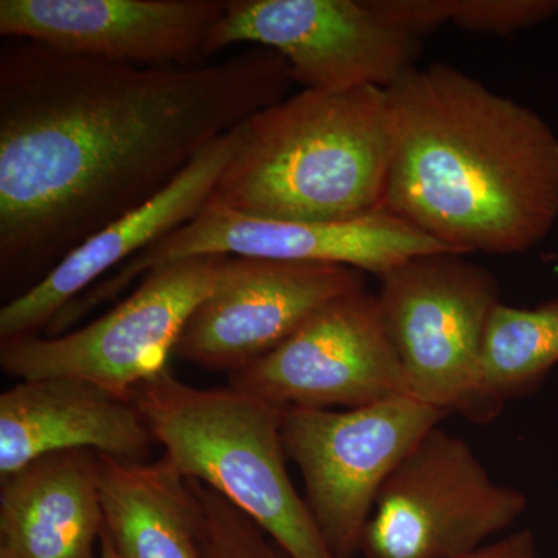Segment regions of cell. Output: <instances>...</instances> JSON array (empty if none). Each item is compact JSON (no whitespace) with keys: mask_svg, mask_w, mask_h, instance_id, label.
I'll return each instance as SVG.
<instances>
[{"mask_svg":"<svg viewBox=\"0 0 558 558\" xmlns=\"http://www.w3.org/2000/svg\"><path fill=\"white\" fill-rule=\"evenodd\" d=\"M98 480L105 532L119 558H208L199 502L170 459L98 453Z\"/></svg>","mask_w":558,"mask_h":558,"instance_id":"e0dca14e","label":"cell"},{"mask_svg":"<svg viewBox=\"0 0 558 558\" xmlns=\"http://www.w3.org/2000/svg\"><path fill=\"white\" fill-rule=\"evenodd\" d=\"M527 498L495 483L468 440L429 429L389 475L363 535L365 558H453L523 515Z\"/></svg>","mask_w":558,"mask_h":558,"instance_id":"9c48e42d","label":"cell"},{"mask_svg":"<svg viewBox=\"0 0 558 558\" xmlns=\"http://www.w3.org/2000/svg\"><path fill=\"white\" fill-rule=\"evenodd\" d=\"M0 483V558H95L105 531L98 453L46 454Z\"/></svg>","mask_w":558,"mask_h":558,"instance_id":"2e32d148","label":"cell"},{"mask_svg":"<svg viewBox=\"0 0 558 558\" xmlns=\"http://www.w3.org/2000/svg\"><path fill=\"white\" fill-rule=\"evenodd\" d=\"M252 43L277 51L307 90L388 89L418 58L422 39L381 22L366 0H227L211 53Z\"/></svg>","mask_w":558,"mask_h":558,"instance_id":"30bf717a","label":"cell"},{"mask_svg":"<svg viewBox=\"0 0 558 558\" xmlns=\"http://www.w3.org/2000/svg\"><path fill=\"white\" fill-rule=\"evenodd\" d=\"M98 558H119L116 548H113L112 542L108 537L105 531H102L100 550H98Z\"/></svg>","mask_w":558,"mask_h":558,"instance_id":"44dd1931","label":"cell"},{"mask_svg":"<svg viewBox=\"0 0 558 558\" xmlns=\"http://www.w3.org/2000/svg\"><path fill=\"white\" fill-rule=\"evenodd\" d=\"M227 0H2L0 35L153 69H190L211 57Z\"/></svg>","mask_w":558,"mask_h":558,"instance_id":"4fadbf2b","label":"cell"},{"mask_svg":"<svg viewBox=\"0 0 558 558\" xmlns=\"http://www.w3.org/2000/svg\"><path fill=\"white\" fill-rule=\"evenodd\" d=\"M392 149L387 89H303L236 128L213 196L250 218H360L380 211Z\"/></svg>","mask_w":558,"mask_h":558,"instance_id":"3957f363","label":"cell"},{"mask_svg":"<svg viewBox=\"0 0 558 558\" xmlns=\"http://www.w3.org/2000/svg\"><path fill=\"white\" fill-rule=\"evenodd\" d=\"M234 145L236 128L211 143L159 196L110 223L38 284L7 301L0 310V343L46 332L53 318L92 286L196 218L215 194Z\"/></svg>","mask_w":558,"mask_h":558,"instance_id":"5bb4252c","label":"cell"},{"mask_svg":"<svg viewBox=\"0 0 558 558\" xmlns=\"http://www.w3.org/2000/svg\"><path fill=\"white\" fill-rule=\"evenodd\" d=\"M557 10V0H444L447 24L483 35H512Z\"/></svg>","mask_w":558,"mask_h":558,"instance_id":"d6986e66","label":"cell"},{"mask_svg":"<svg viewBox=\"0 0 558 558\" xmlns=\"http://www.w3.org/2000/svg\"><path fill=\"white\" fill-rule=\"evenodd\" d=\"M379 278L380 318L409 396L446 417L494 421L501 411L484 389L481 354L497 278L451 252L414 256Z\"/></svg>","mask_w":558,"mask_h":558,"instance_id":"5b68a950","label":"cell"},{"mask_svg":"<svg viewBox=\"0 0 558 558\" xmlns=\"http://www.w3.org/2000/svg\"><path fill=\"white\" fill-rule=\"evenodd\" d=\"M446 417L409 395L351 410H282L286 454L304 501L336 558H354L389 475Z\"/></svg>","mask_w":558,"mask_h":558,"instance_id":"ba28073f","label":"cell"},{"mask_svg":"<svg viewBox=\"0 0 558 558\" xmlns=\"http://www.w3.org/2000/svg\"><path fill=\"white\" fill-rule=\"evenodd\" d=\"M230 256H194L148 271L108 314L61 336L0 343V368L20 380L72 377L131 400L168 368L190 315L218 284Z\"/></svg>","mask_w":558,"mask_h":558,"instance_id":"52a82bcc","label":"cell"},{"mask_svg":"<svg viewBox=\"0 0 558 558\" xmlns=\"http://www.w3.org/2000/svg\"><path fill=\"white\" fill-rule=\"evenodd\" d=\"M537 557V543L529 529L513 532L508 537L497 542L486 543L480 548L461 554L453 558H535Z\"/></svg>","mask_w":558,"mask_h":558,"instance_id":"ffe728a7","label":"cell"},{"mask_svg":"<svg viewBox=\"0 0 558 558\" xmlns=\"http://www.w3.org/2000/svg\"><path fill=\"white\" fill-rule=\"evenodd\" d=\"M229 377L231 387L279 409L351 410L409 395L377 296L366 289L330 301L284 343Z\"/></svg>","mask_w":558,"mask_h":558,"instance_id":"8fae6325","label":"cell"},{"mask_svg":"<svg viewBox=\"0 0 558 558\" xmlns=\"http://www.w3.org/2000/svg\"><path fill=\"white\" fill-rule=\"evenodd\" d=\"M277 51L153 69L28 39L0 47V278L16 296L168 189L216 140L284 100ZM14 296V299H16Z\"/></svg>","mask_w":558,"mask_h":558,"instance_id":"6da1fadb","label":"cell"},{"mask_svg":"<svg viewBox=\"0 0 558 558\" xmlns=\"http://www.w3.org/2000/svg\"><path fill=\"white\" fill-rule=\"evenodd\" d=\"M395 149L380 211L459 255H517L558 219V137L534 110L449 64L388 89Z\"/></svg>","mask_w":558,"mask_h":558,"instance_id":"7a4b0ae2","label":"cell"},{"mask_svg":"<svg viewBox=\"0 0 558 558\" xmlns=\"http://www.w3.org/2000/svg\"><path fill=\"white\" fill-rule=\"evenodd\" d=\"M163 457L186 480L211 487L288 558H336L290 480L282 410L240 388H196L170 366L132 391Z\"/></svg>","mask_w":558,"mask_h":558,"instance_id":"277c9868","label":"cell"},{"mask_svg":"<svg viewBox=\"0 0 558 558\" xmlns=\"http://www.w3.org/2000/svg\"><path fill=\"white\" fill-rule=\"evenodd\" d=\"M438 252L451 250L385 211L332 222H292L250 218L211 196L186 226L154 242L73 300L53 318L49 330L53 336L69 332L81 318L119 299L148 271L194 256L336 264L380 277L403 260Z\"/></svg>","mask_w":558,"mask_h":558,"instance_id":"8992f818","label":"cell"},{"mask_svg":"<svg viewBox=\"0 0 558 558\" xmlns=\"http://www.w3.org/2000/svg\"><path fill=\"white\" fill-rule=\"evenodd\" d=\"M558 363V299L524 310L499 303L484 332L481 374L499 411L531 395Z\"/></svg>","mask_w":558,"mask_h":558,"instance_id":"ac0fdd59","label":"cell"},{"mask_svg":"<svg viewBox=\"0 0 558 558\" xmlns=\"http://www.w3.org/2000/svg\"><path fill=\"white\" fill-rule=\"evenodd\" d=\"M365 289V275L352 267L230 256L183 326L174 355L230 376L284 343L330 301Z\"/></svg>","mask_w":558,"mask_h":558,"instance_id":"7c38bea8","label":"cell"},{"mask_svg":"<svg viewBox=\"0 0 558 558\" xmlns=\"http://www.w3.org/2000/svg\"><path fill=\"white\" fill-rule=\"evenodd\" d=\"M154 444L131 400L90 381L20 380L0 396V478L58 451L148 461Z\"/></svg>","mask_w":558,"mask_h":558,"instance_id":"9a60e30c","label":"cell"}]
</instances>
